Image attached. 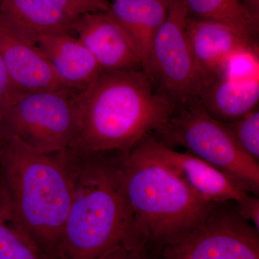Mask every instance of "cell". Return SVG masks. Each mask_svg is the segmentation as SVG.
Returning a JSON list of instances; mask_svg holds the SVG:
<instances>
[{"label": "cell", "mask_w": 259, "mask_h": 259, "mask_svg": "<svg viewBox=\"0 0 259 259\" xmlns=\"http://www.w3.org/2000/svg\"><path fill=\"white\" fill-rule=\"evenodd\" d=\"M236 211L241 218L253 224L259 231V198L258 196L247 194L240 200L235 202Z\"/></svg>", "instance_id": "22"}, {"label": "cell", "mask_w": 259, "mask_h": 259, "mask_svg": "<svg viewBox=\"0 0 259 259\" xmlns=\"http://www.w3.org/2000/svg\"><path fill=\"white\" fill-rule=\"evenodd\" d=\"M0 259H48L18 222L0 185Z\"/></svg>", "instance_id": "18"}, {"label": "cell", "mask_w": 259, "mask_h": 259, "mask_svg": "<svg viewBox=\"0 0 259 259\" xmlns=\"http://www.w3.org/2000/svg\"><path fill=\"white\" fill-rule=\"evenodd\" d=\"M189 16L226 24L254 39L258 20L242 0H185Z\"/></svg>", "instance_id": "17"}, {"label": "cell", "mask_w": 259, "mask_h": 259, "mask_svg": "<svg viewBox=\"0 0 259 259\" xmlns=\"http://www.w3.org/2000/svg\"><path fill=\"white\" fill-rule=\"evenodd\" d=\"M152 136L168 147L185 148L245 192L258 196L259 163L242 151L224 123L209 116L197 100L177 107L166 126Z\"/></svg>", "instance_id": "5"}, {"label": "cell", "mask_w": 259, "mask_h": 259, "mask_svg": "<svg viewBox=\"0 0 259 259\" xmlns=\"http://www.w3.org/2000/svg\"><path fill=\"white\" fill-rule=\"evenodd\" d=\"M19 93L10 80L0 56V108L5 106Z\"/></svg>", "instance_id": "23"}, {"label": "cell", "mask_w": 259, "mask_h": 259, "mask_svg": "<svg viewBox=\"0 0 259 259\" xmlns=\"http://www.w3.org/2000/svg\"><path fill=\"white\" fill-rule=\"evenodd\" d=\"M134 148L171 169L191 190L209 202H237L249 194L207 162L190 153L175 151L158 142L152 136Z\"/></svg>", "instance_id": "9"}, {"label": "cell", "mask_w": 259, "mask_h": 259, "mask_svg": "<svg viewBox=\"0 0 259 259\" xmlns=\"http://www.w3.org/2000/svg\"><path fill=\"white\" fill-rule=\"evenodd\" d=\"M82 153H128L166 126L177 105L142 69L103 71L73 97Z\"/></svg>", "instance_id": "1"}, {"label": "cell", "mask_w": 259, "mask_h": 259, "mask_svg": "<svg viewBox=\"0 0 259 259\" xmlns=\"http://www.w3.org/2000/svg\"><path fill=\"white\" fill-rule=\"evenodd\" d=\"M242 151L259 163V110H252L234 122L224 123Z\"/></svg>", "instance_id": "19"}, {"label": "cell", "mask_w": 259, "mask_h": 259, "mask_svg": "<svg viewBox=\"0 0 259 259\" xmlns=\"http://www.w3.org/2000/svg\"><path fill=\"white\" fill-rule=\"evenodd\" d=\"M35 47L71 90L81 91L103 71L82 42L69 32L42 35Z\"/></svg>", "instance_id": "14"}, {"label": "cell", "mask_w": 259, "mask_h": 259, "mask_svg": "<svg viewBox=\"0 0 259 259\" xmlns=\"http://www.w3.org/2000/svg\"><path fill=\"white\" fill-rule=\"evenodd\" d=\"M73 30L103 71L144 70L134 42L110 12L79 17Z\"/></svg>", "instance_id": "11"}, {"label": "cell", "mask_w": 259, "mask_h": 259, "mask_svg": "<svg viewBox=\"0 0 259 259\" xmlns=\"http://www.w3.org/2000/svg\"><path fill=\"white\" fill-rule=\"evenodd\" d=\"M74 194L57 259H97L112 247L132 242L120 155L71 150Z\"/></svg>", "instance_id": "3"}, {"label": "cell", "mask_w": 259, "mask_h": 259, "mask_svg": "<svg viewBox=\"0 0 259 259\" xmlns=\"http://www.w3.org/2000/svg\"><path fill=\"white\" fill-rule=\"evenodd\" d=\"M187 34L203 86L224 75L236 56L256 53L254 39L226 24L189 17Z\"/></svg>", "instance_id": "10"}, {"label": "cell", "mask_w": 259, "mask_h": 259, "mask_svg": "<svg viewBox=\"0 0 259 259\" xmlns=\"http://www.w3.org/2000/svg\"><path fill=\"white\" fill-rule=\"evenodd\" d=\"M0 56L19 92H72L35 46L22 41L0 23Z\"/></svg>", "instance_id": "12"}, {"label": "cell", "mask_w": 259, "mask_h": 259, "mask_svg": "<svg viewBox=\"0 0 259 259\" xmlns=\"http://www.w3.org/2000/svg\"><path fill=\"white\" fill-rule=\"evenodd\" d=\"M1 151H2V142H1V139H0V157H1Z\"/></svg>", "instance_id": "25"}, {"label": "cell", "mask_w": 259, "mask_h": 259, "mask_svg": "<svg viewBox=\"0 0 259 259\" xmlns=\"http://www.w3.org/2000/svg\"><path fill=\"white\" fill-rule=\"evenodd\" d=\"M252 15L259 19V0H242Z\"/></svg>", "instance_id": "24"}, {"label": "cell", "mask_w": 259, "mask_h": 259, "mask_svg": "<svg viewBox=\"0 0 259 259\" xmlns=\"http://www.w3.org/2000/svg\"><path fill=\"white\" fill-rule=\"evenodd\" d=\"M258 100V76L239 79L223 75L204 85L197 101L214 120L228 123L255 110Z\"/></svg>", "instance_id": "15"}, {"label": "cell", "mask_w": 259, "mask_h": 259, "mask_svg": "<svg viewBox=\"0 0 259 259\" xmlns=\"http://www.w3.org/2000/svg\"><path fill=\"white\" fill-rule=\"evenodd\" d=\"M0 170L18 222L48 259H57L74 194L71 150L42 153L11 138L2 142Z\"/></svg>", "instance_id": "2"}, {"label": "cell", "mask_w": 259, "mask_h": 259, "mask_svg": "<svg viewBox=\"0 0 259 259\" xmlns=\"http://www.w3.org/2000/svg\"><path fill=\"white\" fill-rule=\"evenodd\" d=\"M74 22L50 0H0V23L29 45L47 34L70 33Z\"/></svg>", "instance_id": "13"}, {"label": "cell", "mask_w": 259, "mask_h": 259, "mask_svg": "<svg viewBox=\"0 0 259 259\" xmlns=\"http://www.w3.org/2000/svg\"><path fill=\"white\" fill-rule=\"evenodd\" d=\"M154 253L157 259H259V231L235 202H219L200 224Z\"/></svg>", "instance_id": "8"}, {"label": "cell", "mask_w": 259, "mask_h": 259, "mask_svg": "<svg viewBox=\"0 0 259 259\" xmlns=\"http://www.w3.org/2000/svg\"><path fill=\"white\" fill-rule=\"evenodd\" d=\"M76 131L69 93L19 92L0 108L1 142L16 138L37 152L54 153L74 148Z\"/></svg>", "instance_id": "6"}, {"label": "cell", "mask_w": 259, "mask_h": 259, "mask_svg": "<svg viewBox=\"0 0 259 259\" xmlns=\"http://www.w3.org/2000/svg\"><path fill=\"white\" fill-rule=\"evenodd\" d=\"M97 259H157L152 250L144 244L121 243L112 247Z\"/></svg>", "instance_id": "21"}, {"label": "cell", "mask_w": 259, "mask_h": 259, "mask_svg": "<svg viewBox=\"0 0 259 259\" xmlns=\"http://www.w3.org/2000/svg\"><path fill=\"white\" fill-rule=\"evenodd\" d=\"M189 17L185 0H171L145 70L158 91L177 107L197 100L203 88L187 36Z\"/></svg>", "instance_id": "7"}, {"label": "cell", "mask_w": 259, "mask_h": 259, "mask_svg": "<svg viewBox=\"0 0 259 259\" xmlns=\"http://www.w3.org/2000/svg\"><path fill=\"white\" fill-rule=\"evenodd\" d=\"M70 18L76 20L88 13H101L110 10L107 0H50Z\"/></svg>", "instance_id": "20"}, {"label": "cell", "mask_w": 259, "mask_h": 259, "mask_svg": "<svg viewBox=\"0 0 259 259\" xmlns=\"http://www.w3.org/2000/svg\"><path fill=\"white\" fill-rule=\"evenodd\" d=\"M120 167L131 238L154 253L200 224L214 204L171 169L135 148L120 153Z\"/></svg>", "instance_id": "4"}, {"label": "cell", "mask_w": 259, "mask_h": 259, "mask_svg": "<svg viewBox=\"0 0 259 259\" xmlns=\"http://www.w3.org/2000/svg\"><path fill=\"white\" fill-rule=\"evenodd\" d=\"M171 0H114L110 12L139 52L145 71L154 37L161 26Z\"/></svg>", "instance_id": "16"}]
</instances>
